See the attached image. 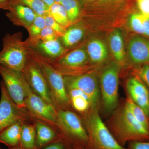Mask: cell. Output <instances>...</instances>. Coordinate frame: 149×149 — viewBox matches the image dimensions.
I'll return each instance as SVG.
<instances>
[{"mask_svg": "<svg viewBox=\"0 0 149 149\" xmlns=\"http://www.w3.org/2000/svg\"><path fill=\"white\" fill-rule=\"evenodd\" d=\"M28 54L40 66L47 83L52 103L57 110L70 109V107L67 93L64 77L49 62L44 55L29 47Z\"/></svg>", "mask_w": 149, "mask_h": 149, "instance_id": "6da1fadb", "label": "cell"}, {"mask_svg": "<svg viewBox=\"0 0 149 149\" xmlns=\"http://www.w3.org/2000/svg\"><path fill=\"white\" fill-rule=\"evenodd\" d=\"M99 109H91L83 115V124L88 133L87 149H128L116 141L100 116Z\"/></svg>", "mask_w": 149, "mask_h": 149, "instance_id": "7a4b0ae2", "label": "cell"}, {"mask_svg": "<svg viewBox=\"0 0 149 149\" xmlns=\"http://www.w3.org/2000/svg\"><path fill=\"white\" fill-rule=\"evenodd\" d=\"M111 125V133L121 146L133 141L149 140V130L136 120L125 106L115 114Z\"/></svg>", "mask_w": 149, "mask_h": 149, "instance_id": "3957f363", "label": "cell"}, {"mask_svg": "<svg viewBox=\"0 0 149 149\" xmlns=\"http://www.w3.org/2000/svg\"><path fill=\"white\" fill-rule=\"evenodd\" d=\"M3 49L0 51V65L10 69L22 72L28 58L29 46L23 41L21 32L7 34L3 37Z\"/></svg>", "mask_w": 149, "mask_h": 149, "instance_id": "277c9868", "label": "cell"}, {"mask_svg": "<svg viewBox=\"0 0 149 149\" xmlns=\"http://www.w3.org/2000/svg\"><path fill=\"white\" fill-rule=\"evenodd\" d=\"M56 123L59 133L71 147L77 145L86 148L88 133L77 113L70 109L57 110Z\"/></svg>", "mask_w": 149, "mask_h": 149, "instance_id": "5b68a950", "label": "cell"}, {"mask_svg": "<svg viewBox=\"0 0 149 149\" xmlns=\"http://www.w3.org/2000/svg\"><path fill=\"white\" fill-rule=\"evenodd\" d=\"M120 70L119 63L113 61L105 66L101 73V97L104 109L107 113L111 112L117 105Z\"/></svg>", "mask_w": 149, "mask_h": 149, "instance_id": "8992f818", "label": "cell"}, {"mask_svg": "<svg viewBox=\"0 0 149 149\" xmlns=\"http://www.w3.org/2000/svg\"><path fill=\"white\" fill-rule=\"evenodd\" d=\"M47 58L63 76H76L88 72L87 63L89 57L87 51L84 48H77L69 52L66 51L54 59Z\"/></svg>", "mask_w": 149, "mask_h": 149, "instance_id": "52a82bcc", "label": "cell"}, {"mask_svg": "<svg viewBox=\"0 0 149 149\" xmlns=\"http://www.w3.org/2000/svg\"><path fill=\"white\" fill-rule=\"evenodd\" d=\"M24 104L25 109L33 119L45 123L58 130L56 123L57 110L55 107L34 93L28 83Z\"/></svg>", "mask_w": 149, "mask_h": 149, "instance_id": "ba28073f", "label": "cell"}, {"mask_svg": "<svg viewBox=\"0 0 149 149\" xmlns=\"http://www.w3.org/2000/svg\"><path fill=\"white\" fill-rule=\"evenodd\" d=\"M0 100V133L17 122L33 123L34 119L26 110L22 109L11 98L3 82H1Z\"/></svg>", "mask_w": 149, "mask_h": 149, "instance_id": "9c48e42d", "label": "cell"}, {"mask_svg": "<svg viewBox=\"0 0 149 149\" xmlns=\"http://www.w3.org/2000/svg\"><path fill=\"white\" fill-rule=\"evenodd\" d=\"M63 77L66 88L80 90L89 99L91 109H99L101 98L100 82L95 73L87 72L76 76Z\"/></svg>", "mask_w": 149, "mask_h": 149, "instance_id": "30bf717a", "label": "cell"}, {"mask_svg": "<svg viewBox=\"0 0 149 149\" xmlns=\"http://www.w3.org/2000/svg\"><path fill=\"white\" fill-rule=\"evenodd\" d=\"M0 75L11 98L19 108L26 110L24 99L27 82L23 72L0 65Z\"/></svg>", "mask_w": 149, "mask_h": 149, "instance_id": "8fae6325", "label": "cell"}, {"mask_svg": "<svg viewBox=\"0 0 149 149\" xmlns=\"http://www.w3.org/2000/svg\"><path fill=\"white\" fill-rule=\"evenodd\" d=\"M22 72L32 91L47 102L53 105L47 83L42 71L37 62L30 57L28 54Z\"/></svg>", "mask_w": 149, "mask_h": 149, "instance_id": "7c38bea8", "label": "cell"}, {"mask_svg": "<svg viewBox=\"0 0 149 149\" xmlns=\"http://www.w3.org/2000/svg\"><path fill=\"white\" fill-rule=\"evenodd\" d=\"M129 97L141 107L149 118V89L138 76L131 77L126 83Z\"/></svg>", "mask_w": 149, "mask_h": 149, "instance_id": "4fadbf2b", "label": "cell"}, {"mask_svg": "<svg viewBox=\"0 0 149 149\" xmlns=\"http://www.w3.org/2000/svg\"><path fill=\"white\" fill-rule=\"evenodd\" d=\"M130 61L136 65L149 63V40L146 37L136 36L130 39L128 46Z\"/></svg>", "mask_w": 149, "mask_h": 149, "instance_id": "5bb4252c", "label": "cell"}, {"mask_svg": "<svg viewBox=\"0 0 149 149\" xmlns=\"http://www.w3.org/2000/svg\"><path fill=\"white\" fill-rule=\"evenodd\" d=\"M37 15L31 8L19 4L11 3L6 15L14 25L27 29L35 20Z\"/></svg>", "mask_w": 149, "mask_h": 149, "instance_id": "9a60e30c", "label": "cell"}, {"mask_svg": "<svg viewBox=\"0 0 149 149\" xmlns=\"http://www.w3.org/2000/svg\"><path fill=\"white\" fill-rule=\"evenodd\" d=\"M36 129V149L42 148L48 144L63 138L58 130L45 123L34 119Z\"/></svg>", "mask_w": 149, "mask_h": 149, "instance_id": "2e32d148", "label": "cell"}, {"mask_svg": "<svg viewBox=\"0 0 149 149\" xmlns=\"http://www.w3.org/2000/svg\"><path fill=\"white\" fill-rule=\"evenodd\" d=\"M70 107L83 115L90 109L91 104L87 96L77 88H66Z\"/></svg>", "mask_w": 149, "mask_h": 149, "instance_id": "e0dca14e", "label": "cell"}, {"mask_svg": "<svg viewBox=\"0 0 149 149\" xmlns=\"http://www.w3.org/2000/svg\"><path fill=\"white\" fill-rule=\"evenodd\" d=\"M33 48L50 59L57 58L67 51L60 41L59 38L46 42L40 41Z\"/></svg>", "mask_w": 149, "mask_h": 149, "instance_id": "ac0fdd59", "label": "cell"}, {"mask_svg": "<svg viewBox=\"0 0 149 149\" xmlns=\"http://www.w3.org/2000/svg\"><path fill=\"white\" fill-rule=\"evenodd\" d=\"M25 123L27 122H17L2 131L0 133V143L8 148L19 145L22 128Z\"/></svg>", "mask_w": 149, "mask_h": 149, "instance_id": "d6986e66", "label": "cell"}, {"mask_svg": "<svg viewBox=\"0 0 149 149\" xmlns=\"http://www.w3.org/2000/svg\"><path fill=\"white\" fill-rule=\"evenodd\" d=\"M88 57L94 63H100L107 58L108 51L106 46L99 40H91L88 43L87 50Z\"/></svg>", "mask_w": 149, "mask_h": 149, "instance_id": "ffe728a7", "label": "cell"}, {"mask_svg": "<svg viewBox=\"0 0 149 149\" xmlns=\"http://www.w3.org/2000/svg\"><path fill=\"white\" fill-rule=\"evenodd\" d=\"M111 50L114 58L118 63H122L125 58L124 44L121 32L115 29L111 32L109 37Z\"/></svg>", "mask_w": 149, "mask_h": 149, "instance_id": "44dd1931", "label": "cell"}, {"mask_svg": "<svg viewBox=\"0 0 149 149\" xmlns=\"http://www.w3.org/2000/svg\"><path fill=\"white\" fill-rule=\"evenodd\" d=\"M36 129L34 123H25L22 125L19 145L25 149H36Z\"/></svg>", "mask_w": 149, "mask_h": 149, "instance_id": "7402d4cb", "label": "cell"}, {"mask_svg": "<svg viewBox=\"0 0 149 149\" xmlns=\"http://www.w3.org/2000/svg\"><path fill=\"white\" fill-rule=\"evenodd\" d=\"M45 27L44 16L37 15L32 24L26 29L29 34V37L26 40L31 47H35L40 42V34Z\"/></svg>", "mask_w": 149, "mask_h": 149, "instance_id": "603a6c76", "label": "cell"}, {"mask_svg": "<svg viewBox=\"0 0 149 149\" xmlns=\"http://www.w3.org/2000/svg\"><path fill=\"white\" fill-rule=\"evenodd\" d=\"M85 32L83 27L75 25L68 27L64 35L61 37L62 44L66 47H71L78 44L84 37Z\"/></svg>", "mask_w": 149, "mask_h": 149, "instance_id": "cb8c5ba5", "label": "cell"}, {"mask_svg": "<svg viewBox=\"0 0 149 149\" xmlns=\"http://www.w3.org/2000/svg\"><path fill=\"white\" fill-rule=\"evenodd\" d=\"M125 107L136 120L149 130V118L143 110L136 104L129 97L126 99Z\"/></svg>", "mask_w": 149, "mask_h": 149, "instance_id": "d4e9b609", "label": "cell"}, {"mask_svg": "<svg viewBox=\"0 0 149 149\" xmlns=\"http://www.w3.org/2000/svg\"><path fill=\"white\" fill-rule=\"evenodd\" d=\"M49 13L59 24L68 28L71 24L66 11L60 3L55 2L49 9Z\"/></svg>", "mask_w": 149, "mask_h": 149, "instance_id": "484cf974", "label": "cell"}, {"mask_svg": "<svg viewBox=\"0 0 149 149\" xmlns=\"http://www.w3.org/2000/svg\"><path fill=\"white\" fill-rule=\"evenodd\" d=\"M11 3L26 6L34 11L37 15L42 16L47 14L49 9L41 0H12Z\"/></svg>", "mask_w": 149, "mask_h": 149, "instance_id": "4316f807", "label": "cell"}, {"mask_svg": "<svg viewBox=\"0 0 149 149\" xmlns=\"http://www.w3.org/2000/svg\"><path fill=\"white\" fill-rule=\"evenodd\" d=\"M67 14L71 23L76 21L80 14V6L77 0H63L61 3Z\"/></svg>", "mask_w": 149, "mask_h": 149, "instance_id": "83f0119b", "label": "cell"}, {"mask_svg": "<svg viewBox=\"0 0 149 149\" xmlns=\"http://www.w3.org/2000/svg\"><path fill=\"white\" fill-rule=\"evenodd\" d=\"M45 26L50 27L58 35L60 38L64 35L67 28L62 26L55 20L51 16L49 13L44 15Z\"/></svg>", "mask_w": 149, "mask_h": 149, "instance_id": "f1b7e54d", "label": "cell"}, {"mask_svg": "<svg viewBox=\"0 0 149 149\" xmlns=\"http://www.w3.org/2000/svg\"><path fill=\"white\" fill-rule=\"evenodd\" d=\"M130 25L134 32L144 35L143 17L141 13H134L130 16Z\"/></svg>", "mask_w": 149, "mask_h": 149, "instance_id": "f546056e", "label": "cell"}, {"mask_svg": "<svg viewBox=\"0 0 149 149\" xmlns=\"http://www.w3.org/2000/svg\"><path fill=\"white\" fill-rule=\"evenodd\" d=\"M136 75L142 80L149 89V63L141 65L136 71Z\"/></svg>", "mask_w": 149, "mask_h": 149, "instance_id": "4dcf8cb0", "label": "cell"}, {"mask_svg": "<svg viewBox=\"0 0 149 149\" xmlns=\"http://www.w3.org/2000/svg\"><path fill=\"white\" fill-rule=\"evenodd\" d=\"M58 35L50 27L45 26L41 32L40 37V41L46 42L59 39Z\"/></svg>", "mask_w": 149, "mask_h": 149, "instance_id": "1f68e13d", "label": "cell"}, {"mask_svg": "<svg viewBox=\"0 0 149 149\" xmlns=\"http://www.w3.org/2000/svg\"><path fill=\"white\" fill-rule=\"evenodd\" d=\"M40 149H72V147L63 138H61Z\"/></svg>", "mask_w": 149, "mask_h": 149, "instance_id": "d6a6232c", "label": "cell"}, {"mask_svg": "<svg viewBox=\"0 0 149 149\" xmlns=\"http://www.w3.org/2000/svg\"><path fill=\"white\" fill-rule=\"evenodd\" d=\"M138 8L141 14L149 17V0H136Z\"/></svg>", "mask_w": 149, "mask_h": 149, "instance_id": "836d02e7", "label": "cell"}, {"mask_svg": "<svg viewBox=\"0 0 149 149\" xmlns=\"http://www.w3.org/2000/svg\"><path fill=\"white\" fill-rule=\"evenodd\" d=\"M128 149H149V140L129 142Z\"/></svg>", "mask_w": 149, "mask_h": 149, "instance_id": "e575fe53", "label": "cell"}, {"mask_svg": "<svg viewBox=\"0 0 149 149\" xmlns=\"http://www.w3.org/2000/svg\"><path fill=\"white\" fill-rule=\"evenodd\" d=\"M144 35L149 37V17L142 15Z\"/></svg>", "mask_w": 149, "mask_h": 149, "instance_id": "d590c367", "label": "cell"}, {"mask_svg": "<svg viewBox=\"0 0 149 149\" xmlns=\"http://www.w3.org/2000/svg\"><path fill=\"white\" fill-rule=\"evenodd\" d=\"M12 0H0V9L7 10Z\"/></svg>", "mask_w": 149, "mask_h": 149, "instance_id": "8d00e7d4", "label": "cell"}, {"mask_svg": "<svg viewBox=\"0 0 149 149\" xmlns=\"http://www.w3.org/2000/svg\"><path fill=\"white\" fill-rule=\"evenodd\" d=\"M41 1L45 3L46 5L49 8L55 2V0H41Z\"/></svg>", "mask_w": 149, "mask_h": 149, "instance_id": "74e56055", "label": "cell"}, {"mask_svg": "<svg viewBox=\"0 0 149 149\" xmlns=\"http://www.w3.org/2000/svg\"><path fill=\"white\" fill-rule=\"evenodd\" d=\"M72 149H87L79 145H74L72 146Z\"/></svg>", "mask_w": 149, "mask_h": 149, "instance_id": "f35d334b", "label": "cell"}, {"mask_svg": "<svg viewBox=\"0 0 149 149\" xmlns=\"http://www.w3.org/2000/svg\"><path fill=\"white\" fill-rule=\"evenodd\" d=\"M0 149H3L0 148ZM8 149H25L24 148H22V147L20 146V145H17V146H15L10 147V148H9Z\"/></svg>", "mask_w": 149, "mask_h": 149, "instance_id": "ab89813d", "label": "cell"}, {"mask_svg": "<svg viewBox=\"0 0 149 149\" xmlns=\"http://www.w3.org/2000/svg\"><path fill=\"white\" fill-rule=\"evenodd\" d=\"M63 0H55V2L56 3H61Z\"/></svg>", "mask_w": 149, "mask_h": 149, "instance_id": "60d3db41", "label": "cell"}]
</instances>
